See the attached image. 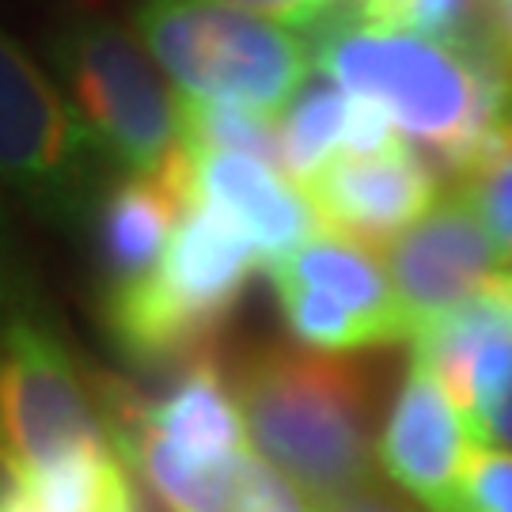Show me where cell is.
<instances>
[{
	"mask_svg": "<svg viewBox=\"0 0 512 512\" xmlns=\"http://www.w3.org/2000/svg\"><path fill=\"white\" fill-rule=\"evenodd\" d=\"M224 4H236V8L255 12V16L277 19V23H293L300 31H311L323 16L342 8L334 0H224Z\"/></svg>",
	"mask_w": 512,
	"mask_h": 512,
	"instance_id": "603a6c76",
	"label": "cell"
},
{
	"mask_svg": "<svg viewBox=\"0 0 512 512\" xmlns=\"http://www.w3.org/2000/svg\"><path fill=\"white\" fill-rule=\"evenodd\" d=\"M456 190L471 202L478 220L512 270V118L482 145L471 164L456 175Z\"/></svg>",
	"mask_w": 512,
	"mask_h": 512,
	"instance_id": "ffe728a7",
	"label": "cell"
},
{
	"mask_svg": "<svg viewBox=\"0 0 512 512\" xmlns=\"http://www.w3.org/2000/svg\"><path fill=\"white\" fill-rule=\"evenodd\" d=\"M247 228L213 202H186L175 239L148 277L107 289V327L141 365L198 361L258 266Z\"/></svg>",
	"mask_w": 512,
	"mask_h": 512,
	"instance_id": "3957f363",
	"label": "cell"
},
{
	"mask_svg": "<svg viewBox=\"0 0 512 512\" xmlns=\"http://www.w3.org/2000/svg\"><path fill=\"white\" fill-rule=\"evenodd\" d=\"M384 262L410 342L505 274L497 243L459 190L444 194L403 236L391 239Z\"/></svg>",
	"mask_w": 512,
	"mask_h": 512,
	"instance_id": "9c48e42d",
	"label": "cell"
},
{
	"mask_svg": "<svg viewBox=\"0 0 512 512\" xmlns=\"http://www.w3.org/2000/svg\"><path fill=\"white\" fill-rule=\"evenodd\" d=\"M319 512H406L403 505H395L387 494H380L376 486L372 490H361V494H349L342 501H327L319 505Z\"/></svg>",
	"mask_w": 512,
	"mask_h": 512,
	"instance_id": "d4e9b609",
	"label": "cell"
},
{
	"mask_svg": "<svg viewBox=\"0 0 512 512\" xmlns=\"http://www.w3.org/2000/svg\"><path fill=\"white\" fill-rule=\"evenodd\" d=\"M54 65L110 167L164 175L183 148V118L145 50L114 23L88 19L54 38Z\"/></svg>",
	"mask_w": 512,
	"mask_h": 512,
	"instance_id": "5b68a950",
	"label": "cell"
},
{
	"mask_svg": "<svg viewBox=\"0 0 512 512\" xmlns=\"http://www.w3.org/2000/svg\"><path fill=\"white\" fill-rule=\"evenodd\" d=\"M133 23L183 99L281 114L311 80L308 35L236 4L133 0Z\"/></svg>",
	"mask_w": 512,
	"mask_h": 512,
	"instance_id": "277c9868",
	"label": "cell"
},
{
	"mask_svg": "<svg viewBox=\"0 0 512 512\" xmlns=\"http://www.w3.org/2000/svg\"><path fill=\"white\" fill-rule=\"evenodd\" d=\"M300 190L323 228L372 247H387L437 205V175L406 141L372 156L338 152Z\"/></svg>",
	"mask_w": 512,
	"mask_h": 512,
	"instance_id": "4fadbf2b",
	"label": "cell"
},
{
	"mask_svg": "<svg viewBox=\"0 0 512 512\" xmlns=\"http://www.w3.org/2000/svg\"><path fill=\"white\" fill-rule=\"evenodd\" d=\"M349 99L346 88L330 76H315L289 99V107L277 114V137H281V164L293 175L296 186L315 179L323 167L338 156L346 137Z\"/></svg>",
	"mask_w": 512,
	"mask_h": 512,
	"instance_id": "e0dca14e",
	"label": "cell"
},
{
	"mask_svg": "<svg viewBox=\"0 0 512 512\" xmlns=\"http://www.w3.org/2000/svg\"><path fill=\"white\" fill-rule=\"evenodd\" d=\"M475 429L478 444H490V448H509L512 452V384L509 391L497 399L482 418L471 425Z\"/></svg>",
	"mask_w": 512,
	"mask_h": 512,
	"instance_id": "cb8c5ba5",
	"label": "cell"
},
{
	"mask_svg": "<svg viewBox=\"0 0 512 512\" xmlns=\"http://www.w3.org/2000/svg\"><path fill=\"white\" fill-rule=\"evenodd\" d=\"M475 429L429 368L414 361L380 429L384 475L429 512H467Z\"/></svg>",
	"mask_w": 512,
	"mask_h": 512,
	"instance_id": "8fae6325",
	"label": "cell"
},
{
	"mask_svg": "<svg viewBox=\"0 0 512 512\" xmlns=\"http://www.w3.org/2000/svg\"><path fill=\"white\" fill-rule=\"evenodd\" d=\"M179 118H183V145L220 148V152H243L262 164L281 167V137H277V114L239 107V103H205L179 95Z\"/></svg>",
	"mask_w": 512,
	"mask_h": 512,
	"instance_id": "d6986e66",
	"label": "cell"
},
{
	"mask_svg": "<svg viewBox=\"0 0 512 512\" xmlns=\"http://www.w3.org/2000/svg\"><path fill=\"white\" fill-rule=\"evenodd\" d=\"M183 220V198L160 175H129L114 186L99 217V251L110 289L148 277L167 255Z\"/></svg>",
	"mask_w": 512,
	"mask_h": 512,
	"instance_id": "9a60e30c",
	"label": "cell"
},
{
	"mask_svg": "<svg viewBox=\"0 0 512 512\" xmlns=\"http://www.w3.org/2000/svg\"><path fill=\"white\" fill-rule=\"evenodd\" d=\"M236 399L255 448L315 505L376 486V391L361 365L304 346H262L236 368Z\"/></svg>",
	"mask_w": 512,
	"mask_h": 512,
	"instance_id": "7a4b0ae2",
	"label": "cell"
},
{
	"mask_svg": "<svg viewBox=\"0 0 512 512\" xmlns=\"http://www.w3.org/2000/svg\"><path fill=\"white\" fill-rule=\"evenodd\" d=\"M103 414L118 456L133 463L175 512H319V505L258 448L213 463H190L110 391H103Z\"/></svg>",
	"mask_w": 512,
	"mask_h": 512,
	"instance_id": "30bf717a",
	"label": "cell"
},
{
	"mask_svg": "<svg viewBox=\"0 0 512 512\" xmlns=\"http://www.w3.org/2000/svg\"><path fill=\"white\" fill-rule=\"evenodd\" d=\"M0 145L8 186L57 220L84 217L110 164L73 99L57 92L12 38L0 46Z\"/></svg>",
	"mask_w": 512,
	"mask_h": 512,
	"instance_id": "52a82bcc",
	"label": "cell"
},
{
	"mask_svg": "<svg viewBox=\"0 0 512 512\" xmlns=\"http://www.w3.org/2000/svg\"><path fill=\"white\" fill-rule=\"evenodd\" d=\"M467 512H512V452L475 444L467 463Z\"/></svg>",
	"mask_w": 512,
	"mask_h": 512,
	"instance_id": "44dd1931",
	"label": "cell"
},
{
	"mask_svg": "<svg viewBox=\"0 0 512 512\" xmlns=\"http://www.w3.org/2000/svg\"><path fill=\"white\" fill-rule=\"evenodd\" d=\"M4 512H38L35 501L27 497V490L16 486L12 478H4Z\"/></svg>",
	"mask_w": 512,
	"mask_h": 512,
	"instance_id": "4316f807",
	"label": "cell"
},
{
	"mask_svg": "<svg viewBox=\"0 0 512 512\" xmlns=\"http://www.w3.org/2000/svg\"><path fill=\"white\" fill-rule=\"evenodd\" d=\"M285 327L315 353L410 342L399 296L372 243L315 228L289 258L266 266Z\"/></svg>",
	"mask_w": 512,
	"mask_h": 512,
	"instance_id": "8992f818",
	"label": "cell"
},
{
	"mask_svg": "<svg viewBox=\"0 0 512 512\" xmlns=\"http://www.w3.org/2000/svg\"><path fill=\"white\" fill-rule=\"evenodd\" d=\"M107 391L122 399L171 452H179L190 463H213L251 448V429L236 399V387H228L213 357L190 361L156 403H145L122 384H107Z\"/></svg>",
	"mask_w": 512,
	"mask_h": 512,
	"instance_id": "5bb4252c",
	"label": "cell"
},
{
	"mask_svg": "<svg viewBox=\"0 0 512 512\" xmlns=\"http://www.w3.org/2000/svg\"><path fill=\"white\" fill-rule=\"evenodd\" d=\"M494 54L512 65V0H494V31H490Z\"/></svg>",
	"mask_w": 512,
	"mask_h": 512,
	"instance_id": "484cf974",
	"label": "cell"
},
{
	"mask_svg": "<svg viewBox=\"0 0 512 512\" xmlns=\"http://www.w3.org/2000/svg\"><path fill=\"white\" fill-rule=\"evenodd\" d=\"M357 12L376 27L414 31L467 50H494V0H357Z\"/></svg>",
	"mask_w": 512,
	"mask_h": 512,
	"instance_id": "ac0fdd59",
	"label": "cell"
},
{
	"mask_svg": "<svg viewBox=\"0 0 512 512\" xmlns=\"http://www.w3.org/2000/svg\"><path fill=\"white\" fill-rule=\"evenodd\" d=\"M403 145L399 126L391 122V114L368 99H349L346 114V137H342V152L349 156H372V152H387V148Z\"/></svg>",
	"mask_w": 512,
	"mask_h": 512,
	"instance_id": "7402d4cb",
	"label": "cell"
},
{
	"mask_svg": "<svg viewBox=\"0 0 512 512\" xmlns=\"http://www.w3.org/2000/svg\"><path fill=\"white\" fill-rule=\"evenodd\" d=\"M4 471H38L84 452H110L107 414H99L57 338L16 319L4 330Z\"/></svg>",
	"mask_w": 512,
	"mask_h": 512,
	"instance_id": "ba28073f",
	"label": "cell"
},
{
	"mask_svg": "<svg viewBox=\"0 0 512 512\" xmlns=\"http://www.w3.org/2000/svg\"><path fill=\"white\" fill-rule=\"evenodd\" d=\"M304 35L319 73L384 107L399 133L452 175L512 118V65L494 50L365 23L357 0L334 8Z\"/></svg>",
	"mask_w": 512,
	"mask_h": 512,
	"instance_id": "6da1fadb",
	"label": "cell"
},
{
	"mask_svg": "<svg viewBox=\"0 0 512 512\" xmlns=\"http://www.w3.org/2000/svg\"><path fill=\"white\" fill-rule=\"evenodd\" d=\"M4 478L23 486L38 512H126L133 497V467L114 452H84Z\"/></svg>",
	"mask_w": 512,
	"mask_h": 512,
	"instance_id": "2e32d148",
	"label": "cell"
},
{
	"mask_svg": "<svg viewBox=\"0 0 512 512\" xmlns=\"http://www.w3.org/2000/svg\"><path fill=\"white\" fill-rule=\"evenodd\" d=\"M160 179L183 198V209L186 202H213L239 220L266 266L293 255L319 224L308 194L289 183L281 167L243 152L183 145Z\"/></svg>",
	"mask_w": 512,
	"mask_h": 512,
	"instance_id": "7c38bea8",
	"label": "cell"
}]
</instances>
